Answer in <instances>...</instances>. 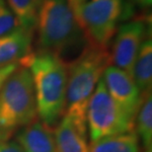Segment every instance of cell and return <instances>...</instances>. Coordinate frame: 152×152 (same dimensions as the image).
I'll return each instance as SVG.
<instances>
[{
	"label": "cell",
	"mask_w": 152,
	"mask_h": 152,
	"mask_svg": "<svg viewBox=\"0 0 152 152\" xmlns=\"http://www.w3.org/2000/svg\"><path fill=\"white\" fill-rule=\"evenodd\" d=\"M36 30L39 53L54 54L67 65L88 45L67 0H41Z\"/></svg>",
	"instance_id": "1"
},
{
	"label": "cell",
	"mask_w": 152,
	"mask_h": 152,
	"mask_svg": "<svg viewBox=\"0 0 152 152\" xmlns=\"http://www.w3.org/2000/svg\"><path fill=\"white\" fill-rule=\"evenodd\" d=\"M111 65L109 50L89 45L67 65V90L64 115L87 134V108L105 69Z\"/></svg>",
	"instance_id": "2"
},
{
	"label": "cell",
	"mask_w": 152,
	"mask_h": 152,
	"mask_svg": "<svg viewBox=\"0 0 152 152\" xmlns=\"http://www.w3.org/2000/svg\"><path fill=\"white\" fill-rule=\"evenodd\" d=\"M31 71L39 121L53 127L64 115L67 90V64L54 54L34 53Z\"/></svg>",
	"instance_id": "3"
},
{
	"label": "cell",
	"mask_w": 152,
	"mask_h": 152,
	"mask_svg": "<svg viewBox=\"0 0 152 152\" xmlns=\"http://www.w3.org/2000/svg\"><path fill=\"white\" fill-rule=\"evenodd\" d=\"M34 83L29 67L19 65L0 89V140H9L38 120Z\"/></svg>",
	"instance_id": "4"
},
{
	"label": "cell",
	"mask_w": 152,
	"mask_h": 152,
	"mask_svg": "<svg viewBox=\"0 0 152 152\" xmlns=\"http://www.w3.org/2000/svg\"><path fill=\"white\" fill-rule=\"evenodd\" d=\"M124 7L121 0H88L72 7L90 47L109 50L118 31V24L124 20Z\"/></svg>",
	"instance_id": "5"
},
{
	"label": "cell",
	"mask_w": 152,
	"mask_h": 152,
	"mask_svg": "<svg viewBox=\"0 0 152 152\" xmlns=\"http://www.w3.org/2000/svg\"><path fill=\"white\" fill-rule=\"evenodd\" d=\"M86 121L90 141L134 130V121L114 101L102 78L88 104Z\"/></svg>",
	"instance_id": "6"
},
{
	"label": "cell",
	"mask_w": 152,
	"mask_h": 152,
	"mask_svg": "<svg viewBox=\"0 0 152 152\" xmlns=\"http://www.w3.org/2000/svg\"><path fill=\"white\" fill-rule=\"evenodd\" d=\"M147 38V23L143 20L130 21L121 25L114 37L110 63L132 75L138 51Z\"/></svg>",
	"instance_id": "7"
},
{
	"label": "cell",
	"mask_w": 152,
	"mask_h": 152,
	"mask_svg": "<svg viewBox=\"0 0 152 152\" xmlns=\"http://www.w3.org/2000/svg\"><path fill=\"white\" fill-rule=\"evenodd\" d=\"M102 79L114 101L135 121L144 94L139 91L132 76L115 66L109 65L105 69Z\"/></svg>",
	"instance_id": "8"
},
{
	"label": "cell",
	"mask_w": 152,
	"mask_h": 152,
	"mask_svg": "<svg viewBox=\"0 0 152 152\" xmlns=\"http://www.w3.org/2000/svg\"><path fill=\"white\" fill-rule=\"evenodd\" d=\"M34 32L20 28L10 35L0 38V68L13 63L28 67L33 51Z\"/></svg>",
	"instance_id": "9"
},
{
	"label": "cell",
	"mask_w": 152,
	"mask_h": 152,
	"mask_svg": "<svg viewBox=\"0 0 152 152\" xmlns=\"http://www.w3.org/2000/svg\"><path fill=\"white\" fill-rule=\"evenodd\" d=\"M16 140L24 152H56L53 129L39 120L18 132Z\"/></svg>",
	"instance_id": "10"
},
{
	"label": "cell",
	"mask_w": 152,
	"mask_h": 152,
	"mask_svg": "<svg viewBox=\"0 0 152 152\" xmlns=\"http://www.w3.org/2000/svg\"><path fill=\"white\" fill-rule=\"evenodd\" d=\"M56 152H89L87 136L68 118L63 117L53 130Z\"/></svg>",
	"instance_id": "11"
},
{
	"label": "cell",
	"mask_w": 152,
	"mask_h": 152,
	"mask_svg": "<svg viewBox=\"0 0 152 152\" xmlns=\"http://www.w3.org/2000/svg\"><path fill=\"white\" fill-rule=\"evenodd\" d=\"M89 152H141L135 130L90 141Z\"/></svg>",
	"instance_id": "12"
},
{
	"label": "cell",
	"mask_w": 152,
	"mask_h": 152,
	"mask_svg": "<svg viewBox=\"0 0 152 152\" xmlns=\"http://www.w3.org/2000/svg\"><path fill=\"white\" fill-rule=\"evenodd\" d=\"M132 76L141 94L151 91L152 85V41L147 38L141 45L132 67Z\"/></svg>",
	"instance_id": "13"
},
{
	"label": "cell",
	"mask_w": 152,
	"mask_h": 152,
	"mask_svg": "<svg viewBox=\"0 0 152 152\" xmlns=\"http://www.w3.org/2000/svg\"><path fill=\"white\" fill-rule=\"evenodd\" d=\"M134 130L140 140L142 152H152V96L151 91L145 93L136 115Z\"/></svg>",
	"instance_id": "14"
},
{
	"label": "cell",
	"mask_w": 152,
	"mask_h": 152,
	"mask_svg": "<svg viewBox=\"0 0 152 152\" xmlns=\"http://www.w3.org/2000/svg\"><path fill=\"white\" fill-rule=\"evenodd\" d=\"M41 0H6L21 28L35 32Z\"/></svg>",
	"instance_id": "15"
},
{
	"label": "cell",
	"mask_w": 152,
	"mask_h": 152,
	"mask_svg": "<svg viewBox=\"0 0 152 152\" xmlns=\"http://www.w3.org/2000/svg\"><path fill=\"white\" fill-rule=\"evenodd\" d=\"M21 28L19 21L6 2L0 0V38L10 35Z\"/></svg>",
	"instance_id": "16"
},
{
	"label": "cell",
	"mask_w": 152,
	"mask_h": 152,
	"mask_svg": "<svg viewBox=\"0 0 152 152\" xmlns=\"http://www.w3.org/2000/svg\"><path fill=\"white\" fill-rule=\"evenodd\" d=\"M0 152H24L19 142L13 139L0 140Z\"/></svg>",
	"instance_id": "17"
},
{
	"label": "cell",
	"mask_w": 152,
	"mask_h": 152,
	"mask_svg": "<svg viewBox=\"0 0 152 152\" xmlns=\"http://www.w3.org/2000/svg\"><path fill=\"white\" fill-rule=\"evenodd\" d=\"M20 65V63H13V64H9L7 66L0 68V89H1L3 83L5 82V80L9 77L12 72H14L17 69L18 66Z\"/></svg>",
	"instance_id": "18"
},
{
	"label": "cell",
	"mask_w": 152,
	"mask_h": 152,
	"mask_svg": "<svg viewBox=\"0 0 152 152\" xmlns=\"http://www.w3.org/2000/svg\"><path fill=\"white\" fill-rule=\"evenodd\" d=\"M134 1L137 2V4L142 7H150L152 3V0H134Z\"/></svg>",
	"instance_id": "19"
},
{
	"label": "cell",
	"mask_w": 152,
	"mask_h": 152,
	"mask_svg": "<svg viewBox=\"0 0 152 152\" xmlns=\"http://www.w3.org/2000/svg\"><path fill=\"white\" fill-rule=\"evenodd\" d=\"M69 2V4H70L71 7H74V6H77L79 4H82V3L88 1V0H67Z\"/></svg>",
	"instance_id": "20"
}]
</instances>
